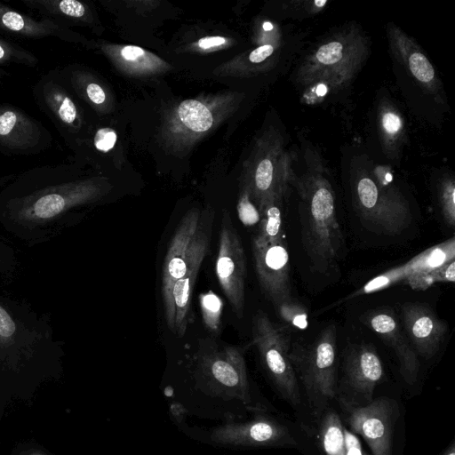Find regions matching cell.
I'll return each instance as SVG.
<instances>
[{
    "mask_svg": "<svg viewBox=\"0 0 455 455\" xmlns=\"http://www.w3.org/2000/svg\"><path fill=\"white\" fill-rule=\"evenodd\" d=\"M347 422L373 455H391L394 410L388 399L380 397L365 406L351 408Z\"/></svg>",
    "mask_w": 455,
    "mask_h": 455,
    "instance_id": "4fadbf2b",
    "label": "cell"
},
{
    "mask_svg": "<svg viewBox=\"0 0 455 455\" xmlns=\"http://www.w3.org/2000/svg\"><path fill=\"white\" fill-rule=\"evenodd\" d=\"M363 322L393 348L399 361L403 378L407 383L413 384L418 377L419 362L394 314L387 309L373 310L363 316Z\"/></svg>",
    "mask_w": 455,
    "mask_h": 455,
    "instance_id": "9a60e30c",
    "label": "cell"
},
{
    "mask_svg": "<svg viewBox=\"0 0 455 455\" xmlns=\"http://www.w3.org/2000/svg\"><path fill=\"white\" fill-rule=\"evenodd\" d=\"M355 205L363 225L377 234L398 235L411 222L405 200L397 194L382 190L367 177L356 184Z\"/></svg>",
    "mask_w": 455,
    "mask_h": 455,
    "instance_id": "ba28073f",
    "label": "cell"
},
{
    "mask_svg": "<svg viewBox=\"0 0 455 455\" xmlns=\"http://www.w3.org/2000/svg\"><path fill=\"white\" fill-rule=\"evenodd\" d=\"M282 325L286 332L302 331L307 327V313L306 308L291 296L274 303Z\"/></svg>",
    "mask_w": 455,
    "mask_h": 455,
    "instance_id": "cb8c5ba5",
    "label": "cell"
},
{
    "mask_svg": "<svg viewBox=\"0 0 455 455\" xmlns=\"http://www.w3.org/2000/svg\"><path fill=\"white\" fill-rule=\"evenodd\" d=\"M199 301L204 325L209 331L218 332L223 307L221 299L213 291H209L200 295Z\"/></svg>",
    "mask_w": 455,
    "mask_h": 455,
    "instance_id": "83f0119b",
    "label": "cell"
},
{
    "mask_svg": "<svg viewBox=\"0 0 455 455\" xmlns=\"http://www.w3.org/2000/svg\"><path fill=\"white\" fill-rule=\"evenodd\" d=\"M336 325L331 323L312 342L296 341L291 346L289 359L312 406L336 395Z\"/></svg>",
    "mask_w": 455,
    "mask_h": 455,
    "instance_id": "5b68a950",
    "label": "cell"
},
{
    "mask_svg": "<svg viewBox=\"0 0 455 455\" xmlns=\"http://www.w3.org/2000/svg\"><path fill=\"white\" fill-rule=\"evenodd\" d=\"M177 425L190 438L215 447L241 449L296 444L285 426L261 415L209 428L190 427L183 421H178Z\"/></svg>",
    "mask_w": 455,
    "mask_h": 455,
    "instance_id": "8992f818",
    "label": "cell"
},
{
    "mask_svg": "<svg viewBox=\"0 0 455 455\" xmlns=\"http://www.w3.org/2000/svg\"><path fill=\"white\" fill-rule=\"evenodd\" d=\"M35 101L69 142L81 126L77 105L63 85L58 71L43 76L33 86Z\"/></svg>",
    "mask_w": 455,
    "mask_h": 455,
    "instance_id": "7c38bea8",
    "label": "cell"
},
{
    "mask_svg": "<svg viewBox=\"0 0 455 455\" xmlns=\"http://www.w3.org/2000/svg\"><path fill=\"white\" fill-rule=\"evenodd\" d=\"M346 455H363L358 438L344 428Z\"/></svg>",
    "mask_w": 455,
    "mask_h": 455,
    "instance_id": "8d00e7d4",
    "label": "cell"
},
{
    "mask_svg": "<svg viewBox=\"0 0 455 455\" xmlns=\"http://www.w3.org/2000/svg\"><path fill=\"white\" fill-rule=\"evenodd\" d=\"M455 188L452 181L447 182L441 194L442 212L445 222L450 227H453L455 223Z\"/></svg>",
    "mask_w": 455,
    "mask_h": 455,
    "instance_id": "4dcf8cb0",
    "label": "cell"
},
{
    "mask_svg": "<svg viewBox=\"0 0 455 455\" xmlns=\"http://www.w3.org/2000/svg\"><path fill=\"white\" fill-rule=\"evenodd\" d=\"M30 11L68 28L83 22L89 15L86 6L77 0H20Z\"/></svg>",
    "mask_w": 455,
    "mask_h": 455,
    "instance_id": "ffe728a7",
    "label": "cell"
},
{
    "mask_svg": "<svg viewBox=\"0 0 455 455\" xmlns=\"http://www.w3.org/2000/svg\"><path fill=\"white\" fill-rule=\"evenodd\" d=\"M226 43V39L222 36H207L198 41V45L203 49L221 45Z\"/></svg>",
    "mask_w": 455,
    "mask_h": 455,
    "instance_id": "ab89813d",
    "label": "cell"
},
{
    "mask_svg": "<svg viewBox=\"0 0 455 455\" xmlns=\"http://www.w3.org/2000/svg\"><path fill=\"white\" fill-rule=\"evenodd\" d=\"M252 251L259 283L266 296L273 304L291 297L285 240L263 246L252 244Z\"/></svg>",
    "mask_w": 455,
    "mask_h": 455,
    "instance_id": "5bb4252c",
    "label": "cell"
},
{
    "mask_svg": "<svg viewBox=\"0 0 455 455\" xmlns=\"http://www.w3.org/2000/svg\"><path fill=\"white\" fill-rule=\"evenodd\" d=\"M215 271L234 312L242 317L245 302L246 257L240 236L227 218L221 220Z\"/></svg>",
    "mask_w": 455,
    "mask_h": 455,
    "instance_id": "9c48e42d",
    "label": "cell"
},
{
    "mask_svg": "<svg viewBox=\"0 0 455 455\" xmlns=\"http://www.w3.org/2000/svg\"><path fill=\"white\" fill-rule=\"evenodd\" d=\"M171 398V406L184 414L223 422L243 420L244 412L262 410L253 403L242 350L209 339L199 344L188 387Z\"/></svg>",
    "mask_w": 455,
    "mask_h": 455,
    "instance_id": "3957f363",
    "label": "cell"
},
{
    "mask_svg": "<svg viewBox=\"0 0 455 455\" xmlns=\"http://www.w3.org/2000/svg\"><path fill=\"white\" fill-rule=\"evenodd\" d=\"M443 455H455V443H454V442H451V443L446 449V451L443 453Z\"/></svg>",
    "mask_w": 455,
    "mask_h": 455,
    "instance_id": "60d3db41",
    "label": "cell"
},
{
    "mask_svg": "<svg viewBox=\"0 0 455 455\" xmlns=\"http://www.w3.org/2000/svg\"><path fill=\"white\" fill-rule=\"evenodd\" d=\"M252 333L264 368L279 393L291 405H299V388L296 373L289 359V333L274 323L263 312H259L255 315Z\"/></svg>",
    "mask_w": 455,
    "mask_h": 455,
    "instance_id": "52a82bcc",
    "label": "cell"
},
{
    "mask_svg": "<svg viewBox=\"0 0 455 455\" xmlns=\"http://www.w3.org/2000/svg\"><path fill=\"white\" fill-rule=\"evenodd\" d=\"M273 51L274 48L270 44L261 45L251 52L249 59L253 63H259L269 57Z\"/></svg>",
    "mask_w": 455,
    "mask_h": 455,
    "instance_id": "74e56055",
    "label": "cell"
},
{
    "mask_svg": "<svg viewBox=\"0 0 455 455\" xmlns=\"http://www.w3.org/2000/svg\"><path fill=\"white\" fill-rule=\"evenodd\" d=\"M320 439L326 455H346L344 427L335 411L328 412L322 422Z\"/></svg>",
    "mask_w": 455,
    "mask_h": 455,
    "instance_id": "7402d4cb",
    "label": "cell"
},
{
    "mask_svg": "<svg viewBox=\"0 0 455 455\" xmlns=\"http://www.w3.org/2000/svg\"><path fill=\"white\" fill-rule=\"evenodd\" d=\"M302 196L299 221L303 247L314 269L325 273L334 266L343 247L334 196L322 181L304 189Z\"/></svg>",
    "mask_w": 455,
    "mask_h": 455,
    "instance_id": "277c9868",
    "label": "cell"
},
{
    "mask_svg": "<svg viewBox=\"0 0 455 455\" xmlns=\"http://www.w3.org/2000/svg\"><path fill=\"white\" fill-rule=\"evenodd\" d=\"M345 379L348 386L366 399H371L383 376V366L375 349L366 344L348 347L344 358Z\"/></svg>",
    "mask_w": 455,
    "mask_h": 455,
    "instance_id": "ac0fdd59",
    "label": "cell"
},
{
    "mask_svg": "<svg viewBox=\"0 0 455 455\" xmlns=\"http://www.w3.org/2000/svg\"><path fill=\"white\" fill-rule=\"evenodd\" d=\"M408 65L412 75L421 83L429 84L435 79V70L427 58L420 52L410 54Z\"/></svg>",
    "mask_w": 455,
    "mask_h": 455,
    "instance_id": "f546056e",
    "label": "cell"
},
{
    "mask_svg": "<svg viewBox=\"0 0 455 455\" xmlns=\"http://www.w3.org/2000/svg\"><path fill=\"white\" fill-rule=\"evenodd\" d=\"M200 227L198 212H188L180 220L164 258L162 271V295L167 325L173 327L172 290L174 283L181 278L189 266L196 237Z\"/></svg>",
    "mask_w": 455,
    "mask_h": 455,
    "instance_id": "8fae6325",
    "label": "cell"
},
{
    "mask_svg": "<svg viewBox=\"0 0 455 455\" xmlns=\"http://www.w3.org/2000/svg\"><path fill=\"white\" fill-rule=\"evenodd\" d=\"M52 136L38 120L21 108L0 103V152L9 156L39 154L52 145Z\"/></svg>",
    "mask_w": 455,
    "mask_h": 455,
    "instance_id": "30bf717a",
    "label": "cell"
},
{
    "mask_svg": "<svg viewBox=\"0 0 455 455\" xmlns=\"http://www.w3.org/2000/svg\"><path fill=\"white\" fill-rule=\"evenodd\" d=\"M343 45L339 42H331L323 44L316 52V60L322 65H333L341 60Z\"/></svg>",
    "mask_w": 455,
    "mask_h": 455,
    "instance_id": "d6a6232c",
    "label": "cell"
},
{
    "mask_svg": "<svg viewBox=\"0 0 455 455\" xmlns=\"http://www.w3.org/2000/svg\"><path fill=\"white\" fill-rule=\"evenodd\" d=\"M64 355L50 316L0 287V424L12 402L61 377Z\"/></svg>",
    "mask_w": 455,
    "mask_h": 455,
    "instance_id": "7a4b0ae2",
    "label": "cell"
},
{
    "mask_svg": "<svg viewBox=\"0 0 455 455\" xmlns=\"http://www.w3.org/2000/svg\"><path fill=\"white\" fill-rule=\"evenodd\" d=\"M96 183L69 164L33 167L0 177V232L28 246L47 243L95 202Z\"/></svg>",
    "mask_w": 455,
    "mask_h": 455,
    "instance_id": "6da1fadb",
    "label": "cell"
},
{
    "mask_svg": "<svg viewBox=\"0 0 455 455\" xmlns=\"http://www.w3.org/2000/svg\"><path fill=\"white\" fill-rule=\"evenodd\" d=\"M315 4L317 5V7H322L326 4L325 0H316L315 1Z\"/></svg>",
    "mask_w": 455,
    "mask_h": 455,
    "instance_id": "b9f144b4",
    "label": "cell"
},
{
    "mask_svg": "<svg viewBox=\"0 0 455 455\" xmlns=\"http://www.w3.org/2000/svg\"><path fill=\"white\" fill-rule=\"evenodd\" d=\"M116 134L110 128L99 129L93 138V144L96 149L101 152L109 151L116 144Z\"/></svg>",
    "mask_w": 455,
    "mask_h": 455,
    "instance_id": "836d02e7",
    "label": "cell"
},
{
    "mask_svg": "<svg viewBox=\"0 0 455 455\" xmlns=\"http://www.w3.org/2000/svg\"><path fill=\"white\" fill-rule=\"evenodd\" d=\"M0 30L20 37L33 39L55 37L71 42L76 38L68 28L62 27L50 19L43 17L36 19L1 3Z\"/></svg>",
    "mask_w": 455,
    "mask_h": 455,
    "instance_id": "d6986e66",
    "label": "cell"
},
{
    "mask_svg": "<svg viewBox=\"0 0 455 455\" xmlns=\"http://www.w3.org/2000/svg\"><path fill=\"white\" fill-rule=\"evenodd\" d=\"M238 218L247 227L253 226L260 220V213L250 201L248 195L243 194L237 204Z\"/></svg>",
    "mask_w": 455,
    "mask_h": 455,
    "instance_id": "1f68e13d",
    "label": "cell"
},
{
    "mask_svg": "<svg viewBox=\"0 0 455 455\" xmlns=\"http://www.w3.org/2000/svg\"><path fill=\"white\" fill-rule=\"evenodd\" d=\"M12 65L36 68L38 59L30 51L0 37V87L6 76L5 68Z\"/></svg>",
    "mask_w": 455,
    "mask_h": 455,
    "instance_id": "484cf974",
    "label": "cell"
},
{
    "mask_svg": "<svg viewBox=\"0 0 455 455\" xmlns=\"http://www.w3.org/2000/svg\"><path fill=\"white\" fill-rule=\"evenodd\" d=\"M263 28H264L265 30H270V29L272 28V25H271L269 22H265V23L263 24Z\"/></svg>",
    "mask_w": 455,
    "mask_h": 455,
    "instance_id": "7bdbcfd3",
    "label": "cell"
},
{
    "mask_svg": "<svg viewBox=\"0 0 455 455\" xmlns=\"http://www.w3.org/2000/svg\"><path fill=\"white\" fill-rule=\"evenodd\" d=\"M259 210V229L252 244L263 246L285 240L277 196L268 199Z\"/></svg>",
    "mask_w": 455,
    "mask_h": 455,
    "instance_id": "44dd1931",
    "label": "cell"
},
{
    "mask_svg": "<svg viewBox=\"0 0 455 455\" xmlns=\"http://www.w3.org/2000/svg\"><path fill=\"white\" fill-rule=\"evenodd\" d=\"M208 244L209 237L200 226L187 272L172 286V308L173 327L172 331L179 336L184 335L187 330L192 291L196 283L199 269L207 253Z\"/></svg>",
    "mask_w": 455,
    "mask_h": 455,
    "instance_id": "e0dca14e",
    "label": "cell"
},
{
    "mask_svg": "<svg viewBox=\"0 0 455 455\" xmlns=\"http://www.w3.org/2000/svg\"><path fill=\"white\" fill-rule=\"evenodd\" d=\"M10 455H52L44 447L36 443L25 442L16 445Z\"/></svg>",
    "mask_w": 455,
    "mask_h": 455,
    "instance_id": "e575fe53",
    "label": "cell"
},
{
    "mask_svg": "<svg viewBox=\"0 0 455 455\" xmlns=\"http://www.w3.org/2000/svg\"><path fill=\"white\" fill-rule=\"evenodd\" d=\"M455 281L454 259L427 272L413 273L408 275V283L413 289H425L435 282Z\"/></svg>",
    "mask_w": 455,
    "mask_h": 455,
    "instance_id": "4316f807",
    "label": "cell"
},
{
    "mask_svg": "<svg viewBox=\"0 0 455 455\" xmlns=\"http://www.w3.org/2000/svg\"><path fill=\"white\" fill-rule=\"evenodd\" d=\"M452 259H454L453 238L421 253L413 261L411 260L409 263L406 269L409 271V275L427 272Z\"/></svg>",
    "mask_w": 455,
    "mask_h": 455,
    "instance_id": "603a6c76",
    "label": "cell"
},
{
    "mask_svg": "<svg viewBox=\"0 0 455 455\" xmlns=\"http://www.w3.org/2000/svg\"><path fill=\"white\" fill-rule=\"evenodd\" d=\"M382 124L386 132L392 135L397 133L402 127L400 117L393 112H387L383 115Z\"/></svg>",
    "mask_w": 455,
    "mask_h": 455,
    "instance_id": "d590c367",
    "label": "cell"
},
{
    "mask_svg": "<svg viewBox=\"0 0 455 455\" xmlns=\"http://www.w3.org/2000/svg\"><path fill=\"white\" fill-rule=\"evenodd\" d=\"M402 312L406 332L416 351L426 358L432 357L444 339L447 323L423 304H406Z\"/></svg>",
    "mask_w": 455,
    "mask_h": 455,
    "instance_id": "2e32d148",
    "label": "cell"
},
{
    "mask_svg": "<svg viewBox=\"0 0 455 455\" xmlns=\"http://www.w3.org/2000/svg\"><path fill=\"white\" fill-rule=\"evenodd\" d=\"M181 123L194 132L209 130L213 122L212 115L205 105L196 100H187L181 102L178 108Z\"/></svg>",
    "mask_w": 455,
    "mask_h": 455,
    "instance_id": "d4e9b609",
    "label": "cell"
},
{
    "mask_svg": "<svg viewBox=\"0 0 455 455\" xmlns=\"http://www.w3.org/2000/svg\"><path fill=\"white\" fill-rule=\"evenodd\" d=\"M145 54V52L142 48L133 45H127L124 46L121 50V55L123 58L126 60H138L140 57Z\"/></svg>",
    "mask_w": 455,
    "mask_h": 455,
    "instance_id": "f35d334b",
    "label": "cell"
},
{
    "mask_svg": "<svg viewBox=\"0 0 455 455\" xmlns=\"http://www.w3.org/2000/svg\"><path fill=\"white\" fill-rule=\"evenodd\" d=\"M19 259L14 247L0 235V282L6 283L14 277Z\"/></svg>",
    "mask_w": 455,
    "mask_h": 455,
    "instance_id": "f1b7e54d",
    "label": "cell"
}]
</instances>
